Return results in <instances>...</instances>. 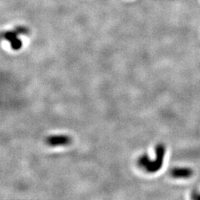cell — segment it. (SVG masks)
Listing matches in <instances>:
<instances>
[{"label":"cell","mask_w":200,"mask_h":200,"mask_svg":"<svg viewBox=\"0 0 200 200\" xmlns=\"http://www.w3.org/2000/svg\"><path fill=\"white\" fill-rule=\"evenodd\" d=\"M191 199L195 200H200V193H198L197 191L192 192Z\"/></svg>","instance_id":"6"},{"label":"cell","mask_w":200,"mask_h":200,"mask_svg":"<svg viewBox=\"0 0 200 200\" xmlns=\"http://www.w3.org/2000/svg\"><path fill=\"white\" fill-rule=\"evenodd\" d=\"M155 152H156V158L153 161H151L149 156L146 154L139 157L138 160L139 165L144 167L147 172L151 174L156 173L162 168L165 154V145L162 144H157L155 148Z\"/></svg>","instance_id":"1"},{"label":"cell","mask_w":200,"mask_h":200,"mask_svg":"<svg viewBox=\"0 0 200 200\" xmlns=\"http://www.w3.org/2000/svg\"><path fill=\"white\" fill-rule=\"evenodd\" d=\"M193 174L194 171L187 167H176L171 171V176L175 179H189Z\"/></svg>","instance_id":"4"},{"label":"cell","mask_w":200,"mask_h":200,"mask_svg":"<svg viewBox=\"0 0 200 200\" xmlns=\"http://www.w3.org/2000/svg\"><path fill=\"white\" fill-rule=\"evenodd\" d=\"M15 31L17 32L18 34H28V32H29L28 28H24V27H17L16 28Z\"/></svg>","instance_id":"5"},{"label":"cell","mask_w":200,"mask_h":200,"mask_svg":"<svg viewBox=\"0 0 200 200\" xmlns=\"http://www.w3.org/2000/svg\"><path fill=\"white\" fill-rule=\"evenodd\" d=\"M71 142V137L66 135L50 136L46 139V143L51 146L67 145Z\"/></svg>","instance_id":"2"},{"label":"cell","mask_w":200,"mask_h":200,"mask_svg":"<svg viewBox=\"0 0 200 200\" xmlns=\"http://www.w3.org/2000/svg\"><path fill=\"white\" fill-rule=\"evenodd\" d=\"M18 33L16 31H6L2 34L3 38L8 40L10 43L12 49L14 51L19 50L22 46V42L17 37Z\"/></svg>","instance_id":"3"}]
</instances>
